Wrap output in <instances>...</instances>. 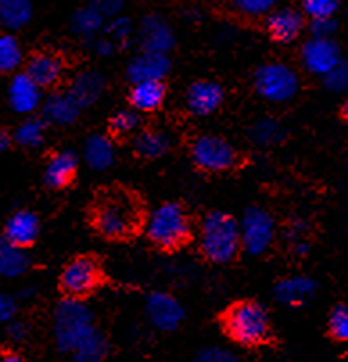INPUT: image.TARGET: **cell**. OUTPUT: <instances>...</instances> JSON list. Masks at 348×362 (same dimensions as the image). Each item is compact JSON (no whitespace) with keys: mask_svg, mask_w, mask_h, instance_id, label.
Here are the masks:
<instances>
[{"mask_svg":"<svg viewBox=\"0 0 348 362\" xmlns=\"http://www.w3.org/2000/svg\"><path fill=\"white\" fill-rule=\"evenodd\" d=\"M199 246L214 264H228L240 250L239 223L225 212H210L202 223Z\"/></svg>","mask_w":348,"mask_h":362,"instance_id":"obj_1","label":"cell"},{"mask_svg":"<svg viewBox=\"0 0 348 362\" xmlns=\"http://www.w3.org/2000/svg\"><path fill=\"white\" fill-rule=\"evenodd\" d=\"M223 328L228 337L243 346H257L269 337V317L257 301H239L223 316Z\"/></svg>","mask_w":348,"mask_h":362,"instance_id":"obj_2","label":"cell"},{"mask_svg":"<svg viewBox=\"0 0 348 362\" xmlns=\"http://www.w3.org/2000/svg\"><path fill=\"white\" fill-rule=\"evenodd\" d=\"M146 235L162 250H176L190 239V221L178 203L156 206L146 221Z\"/></svg>","mask_w":348,"mask_h":362,"instance_id":"obj_3","label":"cell"},{"mask_svg":"<svg viewBox=\"0 0 348 362\" xmlns=\"http://www.w3.org/2000/svg\"><path fill=\"white\" fill-rule=\"evenodd\" d=\"M92 310L76 298L59 301L54 310V341L58 350L70 351L93 330Z\"/></svg>","mask_w":348,"mask_h":362,"instance_id":"obj_4","label":"cell"},{"mask_svg":"<svg viewBox=\"0 0 348 362\" xmlns=\"http://www.w3.org/2000/svg\"><path fill=\"white\" fill-rule=\"evenodd\" d=\"M137 224V212L132 201L124 196H110L97 204L93 226L106 239H124Z\"/></svg>","mask_w":348,"mask_h":362,"instance_id":"obj_5","label":"cell"},{"mask_svg":"<svg viewBox=\"0 0 348 362\" xmlns=\"http://www.w3.org/2000/svg\"><path fill=\"white\" fill-rule=\"evenodd\" d=\"M257 93L269 103H287L300 88V79L291 66L284 63H264L253 77Z\"/></svg>","mask_w":348,"mask_h":362,"instance_id":"obj_6","label":"cell"},{"mask_svg":"<svg viewBox=\"0 0 348 362\" xmlns=\"http://www.w3.org/2000/svg\"><path fill=\"white\" fill-rule=\"evenodd\" d=\"M190 156L192 162L207 173H225L237 162L232 144L216 135L197 136L190 147Z\"/></svg>","mask_w":348,"mask_h":362,"instance_id":"obj_7","label":"cell"},{"mask_svg":"<svg viewBox=\"0 0 348 362\" xmlns=\"http://www.w3.org/2000/svg\"><path fill=\"white\" fill-rule=\"evenodd\" d=\"M239 233L243 250L250 255H260L275 239V221L264 209L252 206L244 212Z\"/></svg>","mask_w":348,"mask_h":362,"instance_id":"obj_8","label":"cell"},{"mask_svg":"<svg viewBox=\"0 0 348 362\" xmlns=\"http://www.w3.org/2000/svg\"><path fill=\"white\" fill-rule=\"evenodd\" d=\"M59 281L69 298L81 300L101 284V267L90 257L74 258L65 266Z\"/></svg>","mask_w":348,"mask_h":362,"instance_id":"obj_9","label":"cell"},{"mask_svg":"<svg viewBox=\"0 0 348 362\" xmlns=\"http://www.w3.org/2000/svg\"><path fill=\"white\" fill-rule=\"evenodd\" d=\"M341 50L332 38H309L302 47V63L314 76H325L341 62Z\"/></svg>","mask_w":348,"mask_h":362,"instance_id":"obj_10","label":"cell"},{"mask_svg":"<svg viewBox=\"0 0 348 362\" xmlns=\"http://www.w3.org/2000/svg\"><path fill=\"white\" fill-rule=\"evenodd\" d=\"M139 43L142 52L166 54L174 47V33L163 16L147 15L139 25Z\"/></svg>","mask_w":348,"mask_h":362,"instance_id":"obj_11","label":"cell"},{"mask_svg":"<svg viewBox=\"0 0 348 362\" xmlns=\"http://www.w3.org/2000/svg\"><path fill=\"white\" fill-rule=\"evenodd\" d=\"M146 314L162 332H173L183 321V307L176 298L167 293H151L146 301Z\"/></svg>","mask_w":348,"mask_h":362,"instance_id":"obj_12","label":"cell"},{"mask_svg":"<svg viewBox=\"0 0 348 362\" xmlns=\"http://www.w3.org/2000/svg\"><path fill=\"white\" fill-rule=\"evenodd\" d=\"M8 99L13 112L20 115H29L42 103V88L25 72L16 74L9 83Z\"/></svg>","mask_w":348,"mask_h":362,"instance_id":"obj_13","label":"cell"},{"mask_svg":"<svg viewBox=\"0 0 348 362\" xmlns=\"http://www.w3.org/2000/svg\"><path fill=\"white\" fill-rule=\"evenodd\" d=\"M266 29L273 40L291 43L303 29V15L293 8H275L266 16Z\"/></svg>","mask_w":348,"mask_h":362,"instance_id":"obj_14","label":"cell"},{"mask_svg":"<svg viewBox=\"0 0 348 362\" xmlns=\"http://www.w3.org/2000/svg\"><path fill=\"white\" fill-rule=\"evenodd\" d=\"M223 88L214 81H196L187 90V108L192 115L207 117L216 112L223 103Z\"/></svg>","mask_w":348,"mask_h":362,"instance_id":"obj_15","label":"cell"},{"mask_svg":"<svg viewBox=\"0 0 348 362\" xmlns=\"http://www.w3.org/2000/svg\"><path fill=\"white\" fill-rule=\"evenodd\" d=\"M170 69V62L166 54H155V52H140L139 56L129 62L128 77L129 81H162Z\"/></svg>","mask_w":348,"mask_h":362,"instance_id":"obj_16","label":"cell"},{"mask_svg":"<svg viewBox=\"0 0 348 362\" xmlns=\"http://www.w3.org/2000/svg\"><path fill=\"white\" fill-rule=\"evenodd\" d=\"M40 233L38 217L29 210H18L8 219L4 228V239L18 247L31 246Z\"/></svg>","mask_w":348,"mask_h":362,"instance_id":"obj_17","label":"cell"},{"mask_svg":"<svg viewBox=\"0 0 348 362\" xmlns=\"http://www.w3.org/2000/svg\"><path fill=\"white\" fill-rule=\"evenodd\" d=\"M25 74L40 88L54 86L63 76V62L51 52H38L29 58Z\"/></svg>","mask_w":348,"mask_h":362,"instance_id":"obj_18","label":"cell"},{"mask_svg":"<svg viewBox=\"0 0 348 362\" xmlns=\"http://www.w3.org/2000/svg\"><path fill=\"white\" fill-rule=\"evenodd\" d=\"M314 293H316V281L303 274L284 278L275 286L277 301L289 307H300L307 303L314 296Z\"/></svg>","mask_w":348,"mask_h":362,"instance_id":"obj_19","label":"cell"},{"mask_svg":"<svg viewBox=\"0 0 348 362\" xmlns=\"http://www.w3.org/2000/svg\"><path fill=\"white\" fill-rule=\"evenodd\" d=\"M105 92V77L99 72L86 70V72L78 74L74 77L72 85H70V97L78 103L79 108H88L93 103L99 100V97Z\"/></svg>","mask_w":348,"mask_h":362,"instance_id":"obj_20","label":"cell"},{"mask_svg":"<svg viewBox=\"0 0 348 362\" xmlns=\"http://www.w3.org/2000/svg\"><path fill=\"white\" fill-rule=\"evenodd\" d=\"M76 170H78V156L72 151L56 153L45 167V183L51 189H63L70 185Z\"/></svg>","mask_w":348,"mask_h":362,"instance_id":"obj_21","label":"cell"},{"mask_svg":"<svg viewBox=\"0 0 348 362\" xmlns=\"http://www.w3.org/2000/svg\"><path fill=\"white\" fill-rule=\"evenodd\" d=\"M81 108L78 103L70 97L69 92L52 93L43 103V122H51L56 126H66L78 119Z\"/></svg>","mask_w":348,"mask_h":362,"instance_id":"obj_22","label":"cell"},{"mask_svg":"<svg viewBox=\"0 0 348 362\" xmlns=\"http://www.w3.org/2000/svg\"><path fill=\"white\" fill-rule=\"evenodd\" d=\"M166 86L162 81L135 83L129 93V100L135 112H155L163 105Z\"/></svg>","mask_w":348,"mask_h":362,"instance_id":"obj_23","label":"cell"},{"mask_svg":"<svg viewBox=\"0 0 348 362\" xmlns=\"http://www.w3.org/2000/svg\"><path fill=\"white\" fill-rule=\"evenodd\" d=\"M85 162L92 170H106L112 167L115 158V149L108 136L92 135L85 142Z\"/></svg>","mask_w":348,"mask_h":362,"instance_id":"obj_24","label":"cell"},{"mask_svg":"<svg viewBox=\"0 0 348 362\" xmlns=\"http://www.w3.org/2000/svg\"><path fill=\"white\" fill-rule=\"evenodd\" d=\"M31 266L28 251L15 246L6 239H0V276L16 278Z\"/></svg>","mask_w":348,"mask_h":362,"instance_id":"obj_25","label":"cell"},{"mask_svg":"<svg viewBox=\"0 0 348 362\" xmlns=\"http://www.w3.org/2000/svg\"><path fill=\"white\" fill-rule=\"evenodd\" d=\"M33 18L31 0H0V25L11 31L25 28Z\"/></svg>","mask_w":348,"mask_h":362,"instance_id":"obj_26","label":"cell"},{"mask_svg":"<svg viewBox=\"0 0 348 362\" xmlns=\"http://www.w3.org/2000/svg\"><path fill=\"white\" fill-rule=\"evenodd\" d=\"M133 147L140 158L156 160L169 151L170 139L167 136V133L158 132V129H146L135 136Z\"/></svg>","mask_w":348,"mask_h":362,"instance_id":"obj_27","label":"cell"},{"mask_svg":"<svg viewBox=\"0 0 348 362\" xmlns=\"http://www.w3.org/2000/svg\"><path fill=\"white\" fill-rule=\"evenodd\" d=\"M108 354V341L105 334L93 328L72 350L74 362H103Z\"/></svg>","mask_w":348,"mask_h":362,"instance_id":"obj_28","label":"cell"},{"mask_svg":"<svg viewBox=\"0 0 348 362\" xmlns=\"http://www.w3.org/2000/svg\"><path fill=\"white\" fill-rule=\"evenodd\" d=\"M106 18H103L99 13L95 11L90 6L85 8H79L78 11L74 13L72 18H70V28H72L74 35L81 36L83 40H92L97 38V35L101 31H105Z\"/></svg>","mask_w":348,"mask_h":362,"instance_id":"obj_29","label":"cell"},{"mask_svg":"<svg viewBox=\"0 0 348 362\" xmlns=\"http://www.w3.org/2000/svg\"><path fill=\"white\" fill-rule=\"evenodd\" d=\"M284 136H286V132H284L282 124L275 119H269V117L257 120L250 129L252 142L262 147L275 146V144L282 142Z\"/></svg>","mask_w":348,"mask_h":362,"instance_id":"obj_30","label":"cell"},{"mask_svg":"<svg viewBox=\"0 0 348 362\" xmlns=\"http://www.w3.org/2000/svg\"><path fill=\"white\" fill-rule=\"evenodd\" d=\"M45 139V122L42 119L28 117L15 132V142L25 149L38 147Z\"/></svg>","mask_w":348,"mask_h":362,"instance_id":"obj_31","label":"cell"},{"mask_svg":"<svg viewBox=\"0 0 348 362\" xmlns=\"http://www.w3.org/2000/svg\"><path fill=\"white\" fill-rule=\"evenodd\" d=\"M22 47L13 35H0V74L15 72L22 65Z\"/></svg>","mask_w":348,"mask_h":362,"instance_id":"obj_32","label":"cell"},{"mask_svg":"<svg viewBox=\"0 0 348 362\" xmlns=\"http://www.w3.org/2000/svg\"><path fill=\"white\" fill-rule=\"evenodd\" d=\"M105 35L112 40L115 45H126L129 43L133 36V23L128 16H115L110 18V22L105 25Z\"/></svg>","mask_w":348,"mask_h":362,"instance_id":"obj_33","label":"cell"},{"mask_svg":"<svg viewBox=\"0 0 348 362\" xmlns=\"http://www.w3.org/2000/svg\"><path fill=\"white\" fill-rule=\"evenodd\" d=\"M279 0H232V6L237 13L248 18L267 16L277 8Z\"/></svg>","mask_w":348,"mask_h":362,"instance_id":"obj_34","label":"cell"},{"mask_svg":"<svg viewBox=\"0 0 348 362\" xmlns=\"http://www.w3.org/2000/svg\"><path fill=\"white\" fill-rule=\"evenodd\" d=\"M140 124V117L135 110H119L115 115L110 119V129L113 135H132L137 132V127Z\"/></svg>","mask_w":348,"mask_h":362,"instance_id":"obj_35","label":"cell"},{"mask_svg":"<svg viewBox=\"0 0 348 362\" xmlns=\"http://www.w3.org/2000/svg\"><path fill=\"white\" fill-rule=\"evenodd\" d=\"M340 8V0H302V11L311 20L332 18Z\"/></svg>","mask_w":348,"mask_h":362,"instance_id":"obj_36","label":"cell"},{"mask_svg":"<svg viewBox=\"0 0 348 362\" xmlns=\"http://www.w3.org/2000/svg\"><path fill=\"white\" fill-rule=\"evenodd\" d=\"M323 85L332 93L344 92L348 88V59L341 58V62L323 76Z\"/></svg>","mask_w":348,"mask_h":362,"instance_id":"obj_37","label":"cell"},{"mask_svg":"<svg viewBox=\"0 0 348 362\" xmlns=\"http://www.w3.org/2000/svg\"><path fill=\"white\" fill-rule=\"evenodd\" d=\"M329 332L334 339L348 343V305H337L330 313Z\"/></svg>","mask_w":348,"mask_h":362,"instance_id":"obj_38","label":"cell"},{"mask_svg":"<svg viewBox=\"0 0 348 362\" xmlns=\"http://www.w3.org/2000/svg\"><path fill=\"white\" fill-rule=\"evenodd\" d=\"M194 362H239V358L226 348L209 346L197 351Z\"/></svg>","mask_w":348,"mask_h":362,"instance_id":"obj_39","label":"cell"},{"mask_svg":"<svg viewBox=\"0 0 348 362\" xmlns=\"http://www.w3.org/2000/svg\"><path fill=\"white\" fill-rule=\"evenodd\" d=\"M88 6L95 9L103 18H115L126 6V0H90Z\"/></svg>","mask_w":348,"mask_h":362,"instance_id":"obj_40","label":"cell"},{"mask_svg":"<svg viewBox=\"0 0 348 362\" xmlns=\"http://www.w3.org/2000/svg\"><path fill=\"white\" fill-rule=\"evenodd\" d=\"M311 38H332L334 33L337 31V22L332 18H316L311 20Z\"/></svg>","mask_w":348,"mask_h":362,"instance_id":"obj_41","label":"cell"},{"mask_svg":"<svg viewBox=\"0 0 348 362\" xmlns=\"http://www.w3.org/2000/svg\"><path fill=\"white\" fill-rule=\"evenodd\" d=\"M16 313V300L8 293H0V323L13 321Z\"/></svg>","mask_w":348,"mask_h":362,"instance_id":"obj_42","label":"cell"},{"mask_svg":"<svg viewBox=\"0 0 348 362\" xmlns=\"http://www.w3.org/2000/svg\"><path fill=\"white\" fill-rule=\"evenodd\" d=\"M92 47L93 50H95V54L99 56L113 54V50L117 49L115 43H113L108 36H97L95 40H92Z\"/></svg>","mask_w":348,"mask_h":362,"instance_id":"obj_43","label":"cell"},{"mask_svg":"<svg viewBox=\"0 0 348 362\" xmlns=\"http://www.w3.org/2000/svg\"><path fill=\"white\" fill-rule=\"evenodd\" d=\"M8 335H9V339L15 341V343H22V341L28 337V327H25L22 321H9Z\"/></svg>","mask_w":348,"mask_h":362,"instance_id":"obj_44","label":"cell"},{"mask_svg":"<svg viewBox=\"0 0 348 362\" xmlns=\"http://www.w3.org/2000/svg\"><path fill=\"white\" fill-rule=\"evenodd\" d=\"M293 250H294V253L298 255V257H303V255L309 253V244H307L303 239H298V240H294Z\"/></svg>","mask_w":348,"mask_h":362,"instance_id":"obj_45","label":"cell"},{"mask_svg":"<svg viewBox=\"0 0 348 362\" xmlns=\"http://www.w3.org/2000/svg\"><path fill=\"white\" fill-rule=\"evenodd\" d=\"M0 362H23V358L18 354H6L0 358Z\"/></svg>","mask_w":348,"mask_h":362,"instance_id":"obj_46","label":"cell"},{"mask_svg":"<svg viewBox=\"0 0 348 362\" xmlns=\"http://www.w3.org/2000/svg\"><path fill=\"white\" fill-rule=\"evenodd\" d=\"M8 147H9V139L4 135V133H0V154L4 153Z\"/></svg>","mask_w":348,"mask_h":362,"instance_id":"obj_47","label":"cell"},{"mask_svg":"<svg viewBox=\"0 0 348 362\" xmlns=\"http://www.w3.org/2000/svg\"><path fill=\"white\" fill-rule=\"evenodd\" d=\"M341 115L344 117V120H348V103H344L343 110H341Z\"/></svg>","mask_w":348,"mask_h":362,"instance_id":"obj_48","label":"cell"},{"mask_svg":"<svg viewBox=\"0 0 348 362\" xmlns=\"http://www.w3.org/2000/svg\"><path fill=\"white\" fill-rule=\"evenodd\" d=\"M210 2H216V0H210Z\"/></svg>","mask_w":348,"mask_h":362,"instance_id":"obj_49","label":"cell"}]
</instances>
